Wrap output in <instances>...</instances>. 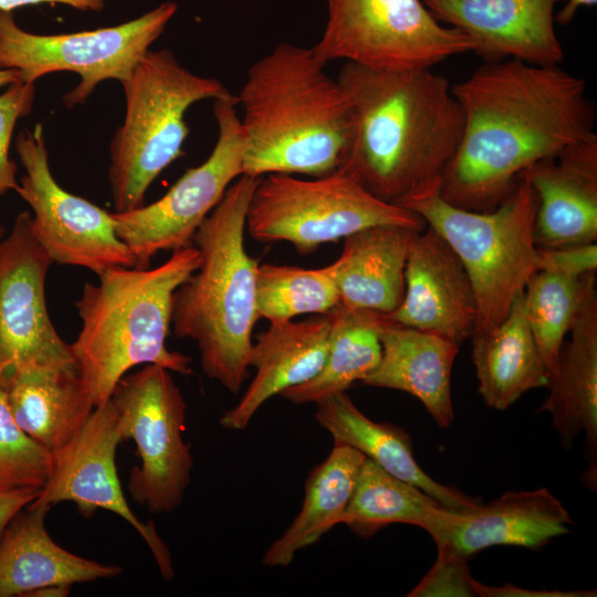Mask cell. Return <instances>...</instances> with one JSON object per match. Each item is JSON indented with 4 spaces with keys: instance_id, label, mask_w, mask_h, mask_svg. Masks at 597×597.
<instances>
[{
    "instance_id": "f35d334b",
    "label": "cell",
    "mask_w": 597,
    "mask_h": 597,
    "mask_svg": "<svg viewBox=\"0 0 597 597\" xmlns=\"http://www.w3.org/2000/svg\"><path fill=\"white\" fill-rule=\"evenodd\" d=\"M597 0H566L565 4L555 13V23L566 25L582 7H593Z\"/></svg>"
},
{
    "instance_id": "4fadbf2b",
    "label": "cell",
    "mask_w": 597,
    "mask_h": 597,
    "mask_svg": "<svg viewBox=\"0 0 597 597\" xmlns=\"http://www.w3.org/2000/svg\"><path fill=\"white\" fill-rule=\"evenodd\" d=\"M15 150L25 171L15 191L31 207L34 234L53 263L82 266L96 275L136 268L116 233L113 212L70 193L54 179L42 124L20 132Z\"/></svg>"
},
{
    "instance_id": "ba28073f",
    "label": "cell",
    "mask_w": 597,
    "mask_h": 597,
    "mask_svg": "<svg viewBox=\"0 0 597 597\" xmlns=\"http://www.w3.org/2000/svg\"><path fill=\"white\" fill-rule=\"evenodd\" d=\"M377 224L426 228L416 212L378 199L339 168L312 180L282 172L258 178L245 228L254 240L286 241L307 254Z\"/></svg>"
},
{
    "instance_id": "d6986e66",
    "label": "cell",
    "mask_w": 597,
    "mask_h": 597,
    "mask_svg": "<svg viewBox=\"0 0 597 597\" xmlns=\"http://www.w3.org/2000/svg\"><path fill=\"white\" fill-rule=\"evenodd\" d=\"M570 515L547 489L506 492L498 500L459 510L441 531L432 535L442 546L469 559L496 545L541 549L552 538L568 532Z\"/></svg>"
},
{
    "instance_id": "1f68e13d",
    "label": "cell",
    "mask_w": 597,
    "mask_h": 597,
    "mask_svg": "<svg viewBox=\"0 0 597 597\" xmlns=\"http://www.w3.org/2000/svg\"><path fill=\"white\" fill-rule=\"evenodd\" d=\"M579 279L537 270L524 290L527 323L549 376L574 320Z\"/></svg>"
},
{
    "instance_id": "9c48e42d",
    "label": "cell",
    "mask_w": 597,
    "mask_h": 597,
    "mask_svg": "<svg viewBox=\"0 0 597 597\" xmlns=\"http://www.w3.org/2000/svg\"><path fill=\"white\" fill-rule=\"evenodd\" d=\"M177 9V3L164 2L118 25L50 35L21 29L12 12L0 10V69L17 70L23 83L54 72L76 73L78 85L63 97L73 108L85 103L101 82L128 78Z\"/></svg>"
},
{
    "instance_id": "8fae6325",
    "label": "cell",
    "mask_w": 597,
    "mask_h": 597,
    "mask_svg": "<svg viewBox=\"0 0 597 597\" xmlns=\"http://www.w3.org/2000/svg\"><path fill=\"white\" fill-rule=\"evenodd\" d=\"M122 441L132 439L140 459L128 479V491L150 513L181 505L193 459L184 439L187 405L170 370L146 365L124 376L111 397Z\"/></svg>"
},
{
    "instance_id": "4dcf8cb0",
    "label": "cell",
    "mask_w": 597,
    "mask_h": 597,
    "mask_svg": "<svg viewBox=\"0 0 597 597\" xmlns=\"http://www.w3.org/2000/svg\"><path fill=\"white\" fill-rule=\"evenodd\" d=\"M339 293L322 269L262 264L258 268L255 304L259 317L270 323L293 317L327 314L339 304Z\"/></svg>"
},
{
    "instance_id": "ffe728a7",
    "label": "cell",
    "mask_w": 597,
    "mask_h": 597,
    "mask_svg": "<svg viewBox=\"0 0 597 597\" xmlns=\"http://www.w3.org/2000/svg\"><path fill=\"white\" fill-rule=\"evenodd\" d=\"M549 376V394L538 411L552 416V425L564 447L582 432L596 462L597 446V277L579 279L578 304Z\"/></svg>"
},
{
    "instance_id": "f1b7e54d",
    "label": "cell",
    "mask_w": 597,
    "mask_h": 597,
    "mask_svg": "<svg viewBox=\"0 0 597 597\" xmlns=\"http://www.w3.org/2000/svg\"><path fill=\"white\" fill-rule=\"evenodd\" d=\"M455 511L366 458L339 524L363 538L394 523L419 526L432 536L452 520Z\"/></svg>"
},
{
    "instance_id": "8992f818",
    "label": "cell",
    "mask_w": 597,
    "mask_h": 597,
    "mask_svg": "<svg viewBox=\"0 0 597 597\" xmlns=\"http://www.w3.org/2000/svg\"><path fill=\"white\" fill-rule=\"evenodd\" d=\"M121 84L125 116L109 146L114 212L144 206L151 182L185 155L187 109L230 94L220 81L190 72L168 49L148 50Z\"/></svg>"
},
{
    "instance_id": "4316f807",
    "label": "cell",
    "mask_w": 597,
    "mask_h": 597,
    "mask_svg": "<svg viewBox=\"0 0 597 597\" xmlns=\"http://www.w3.org/2000/svg\"><path fill=\"white\" fill-rule=\"evenodd\" d=\"M471 338L479 394L490 408L505 410L528 390L547 387L549 373L527 323L524 292L496 327Z\"/></svg>"
},
{
    "instance_id": "52a82bcc",
    "label": "cell",
    "mask_w": 597,
    "mask_h": 597,
    "mask_svg": "<svg viewBox=\"0 0 597 597\" xmlns=\"http://www.w3.org/2000/svg\"><path fill=\"white\" fill-rule=\"evenodd\" d=\"M439 189L413 195L400 206L420 216L453 249L471 280L476 300L474 334L491 331L506 317L538 270L533 235L535 191L522 174L496 208L472 211L447 202Z\"/></svg>"
},
{
    "instance_id": "74e56055",
    "label": "cell",
    "mask_w": 597,
    "mask_h": 597,
    "mask_svg": "<svg viewBox=\"0 0 597 597\" xmlns=\"http://www.w3.org/2000/svg\"><path fill=\"white\" fill-rule=\"evenodd\" d=\"M41 3H61L81 11L98 12L104 8L105 0H0V10L12 12V10Z\"/></svg>"
},
{
    "instance_id": "5b68a950",
    "label": "cell",
    "mask_w": 597,
    "mask_h": 597,
    "mask_svg": "<svg viewBox=\"0 0 597 597\" xmlns=\"http://www.w3.org/2000/svg\"><path fill=\"white\" fill-rule=\"evenodd\" d=\"M199 261L192 244L154 269L118 266L97 275L98 283H85L75 302L82 328L70 347L94 408L138 365L191 374V358L168 349L166 339L174 293Z\"/></svg>"
},
{
    "instance_id": "83f0119b",
    "label": "cell",
    "mask_w": 597,
    "mask_h": 597,
    "mask_svg": "<svg viewBox=\"0 0 597 597\" xmlns=\"http://www.w3.org/2000/svg\"><path fill=\"white\" fill-rule=\"evenodd\" d=\"M365 459L355 448L334 442L328 457L310 472L302 507L264 553V566H287L298 551L316 543L341 523Z\"/></svg>"
},
{
    "instance_id": "7a4b0ae2",
    "label": "cell",
    "mask_w": 597,
    "mask_h": 597,
    "mask_svg": "<svg viewBox=\"0 0 597 597\" xmlns=\"http://www.w3.org/2000/svg\"><path fill=\"white\" fill-rule=\"evenodd\" d=\"M354 117L342 169L378 199L400 206L440 187L459 146L463 112L431 69L377 70L345 62L336 78Z\"/></svg>"
},
{
    "instance_id": "2e32d148",
    "label": "cell",
    "mask_w": 597,
    "mask_h": 597,
    "mask_svg": "<svg viewBox=\"0 0 597 597\" xmlns=\"http://www.w3.org/2000/svg\"><path fill=\"white\" fill-rule=\"evenodd\" d=\"M385 316L459 346L474 334L478 305L471 280L453 249L431 227L426 226L413 238L402 302Z\"/></svg>"
},
{
    "instance_id": "7c38bea8",
    "label": "cell",
    "mask_w": 597,
    "mask_h": 597,
    "mask_svg": "<svg viewBox=\"0 0 597 597\" xmlns=\"http://www.w3.org/2000/svg\"><path fill=\"white\" fill-rule=\"evenodd\" d=\"M231 93L213 100L218 138L209 157L189 168L158 200L125 212H114L115 230L136 260V268H148L160 251L192 245L193 235L241 176L243 130Z\"/></svg>"
},
{
    "instance_id": "d590c367",
    "label": "cell",
    "mask_w": 597,
    "mask_h": 597,
    "mask_svg": "<svg viewBox=\"0 0 597 597\" xmlns=\"http://www.w3.org/2000/svg\"><path fill=\"white\" fill-rule=\"evenodd\" d=\"M538 270L580 277L597 270L596 242L553 249H538Z\"/></svg>"
},
{
    "instance_id": "484cf974",
    "label": "cell",
    "mask_w": 597,
    "mask_h": 597,
    "mask_svg": "<svg viewBox=\"0 0 597 597\" xmlns=\"http://www.w3.org/2000/svg\"><path fill=\"white\" fill-rule=\"evenodd\" d=\"M314 418L334 442L360 451L396 478L411 483L451 510L472 509L481 502L457 489L440 484L417 463L408 433L401 428L366 417L344 392L316 402Z\"/></svg>"
},
{
    "instance_id": "603a6c76",
    "label": "cell",
    "mask_w": 597,
    "mask_h": 597,
    "mask_svg": "<svg viewBox=\"0 0 597 597\" xmlns=\"http://www.w3.org/2000/svg\"><path fill=\"white\" fill-rule=\"evenodd\" d=\"M417 229L377 224L346 237L341 256L323 268L339 304L380 314L396 311L405 295V269Z\"/></svg>"
},
{
    "instance_id": "e0dca14e",
    "label": "cell",
    "mask_w": 597,
    "mask_h": 597,
    "mask_svg": "<svg viewBox=\"0 0 597 597\" xmlns=\"http://www.w3.org/2000/svg\"><path fill=\"white\" fill-rule=\"evenodd\" d=\"M421 1L439 22L467 35L485 62L516 59L561 65L564 61L555 9L566 0Z\"/></svg>"
},
{
    "instance_id": "cb8c5ba5",
    "label": "cell",
    "mask_w": 597,
    "mask_h": 597,
    "mask_svg": "<svg viewBox=\"0 0 597 597\" xmlns=\"http://www.w3.org/2000/svg\"><path fill=\"white\" fill-rule=\"evenodd\" d=\"M49 510L27 506L2 532L0 597L27 596L45 586H72L122 574L117 565L87 559L57 545L45 528Z\"/></svg>"
},
{
    "instance_id": "e575fe53",
    "label": "cell",
    "mask_w": 597,
    "mask_h": 597,
    "mask_svg": "<svg viewBox=\"0 0 597 597\" xmlns=\"http://www.w3.org/2000/svg\"><path fill=\"white\" fill-rule=\"evenodd\" d=\"M437 547L436 563L408 596H480L479 582L471 576L468 561L446 547Z\"/></svg>"
},
{
    "instance_id": "f546056e",
    "label": "cell",
    "mask_w": 597,
    "mask_h": 597,
    "mask_svg": "<svg viewBox=\"0 0 597 597\" xmlns=\"http://www.w3.org/2000/svg\"><path fill=\"white\" fill-rule=\"evenodd\" d=\"M327 315L331 329L327 354L321 369L307 381L280 394L293 404H316L328 396L344 392L355 381L366 378L380 360V313L338 304Z\"/></svg>"
},
{
    "instance_id": "d4e9b609",
    "label": "cell",
    "mask_w": 597,
    "mask_h": 597,
    "mask_svg": "<svg viewBox=\"0 0 597 597\" xmlns=\"http://www.w3.org/2000/svg\"><path fill=\"white\" fill-rule=\"evenodd\" d=\"M1 386L18 425L51 452L65 444L94 409L75 363L27 365Z\"/></svg>"
},
{
    "instance_id": "8d00e7d4",
    "label": "cell",
    "mask_w": 597,
    "mask_h": 597,
    "mask_svg": "<svg viewBox=\"0 0 597 597\" xmlns=\"http://www.w3.org/2000/svg\"><path fill=\"white\" fill-rule=\"evenodd\" d=\"M41 489H0V536L10 521L29 506L40 494Z\"/></svg>"
},
{
    "instance_id": "60d3db41",
    "label": "cell",
    "mask_w": 597,
    "mask_h": 597,
    "mask_svg": "<svg viewBox=\"0 0 597 597\" xmlns=\"http://www.w3.org/2000/svg\"><path fill=\"white\" fill-rule=\"evenodd\" d=\"M20 81L19 72L12 69H0V88Z\"/></svg>"
},
{
    "instance_id": "d6a6232c",
    "label": "cell",
    "mask_w": 597,
    "mask_h": 597,
    "mask_svg": "<svg viewBox=\"0 0 597 597\" xmlns=\"http://www.w3.org/2000/svg\"><path fill=\"white\" fill-rule=\"evenodd\" d=\"M52 461L53 453L18 425L0 385V489H42Z\"/></svg>"
},
{
    "instance_id": "44dd1931",
    "label": "cell",
    "mask_w": 597,
    "mask_h": 597,
    "mask_svg": "<svg viewBox=\"0 0 597 597\" xmlns=\"http://www.w3.org/2000/svg\"><path fill=\"white\" fill-rule=\"evenodd\" d=\"M379 338L380 360L362 383L410 394L440 428L449 427L454 420L451 371L460 346L440 335L394 323L384 314Z\"/></svg>"
},
{
    "instance_id": "ac0fdd59",
    "label": "cell",
    "mask_w": 597,
    "mask_h": 597,
    "mask_svg": "<svg viewBox=\"0 0 597 597\" xmlns=\"http://www.w3.org/2000/svg\"><path fill=\"white\" fill-rule=\"evenodd\" d=\"M523 174L537 199L536 248L596 242L597 137L568 145Z\"/></svg>"
},
{
    "instance_id": "ab89813d",
    "label": "cell",
    "mask_w": 597,
    "mask_h": 597,
    "mask_svg": "<svg viewBox=\"0 0 597 597\" xmlns=\"http://www.w3.org/2000/svg\"><path fill=\"white\" fill-rule=\"evenodd\" d=\"M70 587L67 585H54V586H45L38 588L31 593H29L27 596L32 597H64L69 594Z\"/></svg>"
},
{
    "instance_id": "b9f144b4",
    "label": "cell",
    "mask_w": 597,
    "mask_h": 597,
    "mask_svg": "<svg viewBox=\"0 0 597 597\" xmlns=\"http://www.w3.org/2000/svg\"><path fill=\"white\" fill-rule=\"evenodd\" d=\"M3 233H4V229H3V227L0 224V239L3 238Z\"/></svg>"
},
{
    "instance_id": "3957f363",
    "label": "cell",
    "mask_w": 597,
    "mask_h": 597,
    "mask_svg": "<svg viewBox=\"0 0 597 597\" xmlns=\"http://www.w3.org/2000/svg\"><path fill=\"white\" fill-rule=\"evenodd\" d=\"M312 48L281 43L248 70L241 106V175L272 172L322 177L344 163L354 117L337 80Z\"/></svg>"
},
{
    "instance_id": "7402d4cb",
    "label": "cell",
    "mask_w": 597,
    "mask_h": 597,
    "mask_svg": "<svg viewBox=\"0 0 597 597\" xmlns=\"http://www.w3.org/2000/svg\"><path fill=\"white\" fill-rule=\"evenodd\" d=\"M329 329L331 320L325 314L303 322L271 323L258 334L250 355L255 376L238 404L220 418V425L229 430L244 429L268 399L315 376L327 354Z\"/></svg>"
},
{
    "instance_id": "5bb4252c",
    "label": "cell",
    "mask_w": 597,
    "mask_h": 597,
    "mask_svg": "<svg viewBox=\"0 0 597 597\" xmlns=\"http://www.w3.org/2000/svg\"><path fill=\"white\" fill-rule=\"evenodd\" d=\"M52 263L34 234L32 216L20 212L11 232L0 239V385L27 365L75 363L45 303Z\"/></svg>"
},
{
    "instance_id": "277c9868",
    "label": "cell",
    "mask_w": 597,
    "mask_h": 597,
    "mask_svg": "<svg viewBox=\"0 0 597 597\" xmlns=\"http://www.w3.org/2000/svg\"><path fill=\"white\" fill-rule=\"evenodd\" d=\"M258 178L239 176L197 229L198 268L172 296L171 325L196 342L203 373L232 394L249 377L258 261L244 248L247 213Z\"/></svg>"
},
{
    "instance_id": "9a60e30c",
    "label": "cell",
    "mask_w": 597,
    "mask_h": 597,
    "mask_svg": "<svg viewBox=\"0 0 597 597\" xmlns=\"http://www.w3.org/2000/svg\"><path fill=\"white\" fill-rule=\"evenodd\" d=\"M122 442L117 411L109 399L95 407L83 427L53 453L49 479L29 506H46L71 501L83 514L97 509L109 511L129 523L149 546L163 577L175 572L168 546L153 523L140 521L129 507L115 465Z\"/></svg>"
},
{
    "instance_id": "30bf717a",
    "label": "cell",
    "mask_w": 597,
    "mask_h": 597,
    "mask_svg": "<svg viewBox=\"0 0 597 597\" xmlns=\"http://www.w3.org/2000/svg\"><path fill=\"white\" fill-rule=\"evenodd\" d=\"M328 19L312 48L327 64L344 60L377 70L431 69L475 49L439 22L421 0H327Z\"/></svg>"
},
{
    "instance_id": "836d02e7",
    "label": "cell",
    "mask_w": 597,
    "mask_h": 597,
    "mask_svg": "<svg viewBox=\"0 0 597 597\" xmlns=\"http://www.w3.org/2000/svg\"><path fill=\"white\" fill-rule=\"evenodd\" d=\"M35 96L34 83L18 81L0 94V197L17 190V164L10 159L9 149L14 126L19 118L31 113Z\"/></svg>"
},
{
    "instance_id": "6da1fadb",
    "label": "cell",
    "mask_w": 597,
    "mask_h": 597,
    "mask_svg": "<svg viewBox=\"0 0 597 597\" xmlns=\"http://www.w3.org/2000/svg\"><path fill=\"white\" fill-rule=\"evenodd\" d=\"M451 88L463 129L439 192L455 207L493 210L535 163L597 137L585 80L561 65L490 61Z\"/></svg>"
}]
</instances>
